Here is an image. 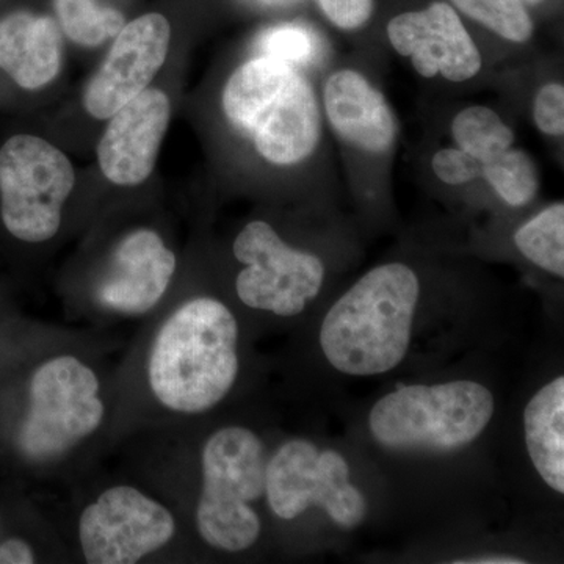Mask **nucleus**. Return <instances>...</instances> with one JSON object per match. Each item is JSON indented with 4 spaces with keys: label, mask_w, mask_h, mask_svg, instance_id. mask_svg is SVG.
I'll return each instance as SVG.
<instances>
[{
    "label": "nucleus",
    "mask_w": 564,
    "mask_h": 564,
    "mask_svg": "<svg viewBox=\"0 0 564 564\" xmlns=\"http://www.w3.org/2000/svg\"><path fill=\"white\" fill-rule=\"evenodd\" d=\"M421 284L404 263H384L333 304L321 328V348L334 369L373 377L399 367L410 350Z\"/></svg>",
    "instance_id": "nucleus-1"
},
{
    "label": "nucleus",
    "mask_w": 564,
    "mask_h": 564,
    "mask_svg": "<svg viewBox=\"0 0 564 564\" xmlns=\"http://www.w3.org/2000/svg\"><path fill=\"white\" fill-rule=\"evenodd\" d=\"M236 317L214 299H195L174 311L155 337L150 384L159 402L199 414L221 402L239 373Z\"/></svg>",
    "instance_id": "nucleus-2"
},
{
    "label": "nucleus",
    "mask_w": 564,
    "mask_h": 564,
    "mask_svg": "<svg viewBox=\"0 0 564 564\" xmlns=\"http://www.w3.org/2000/svg\"><path fill=\"white\" fill-rule=\"evenodd\" d=\"M223 110L274 165L304 161L321 141L313 87L289 63L259 55L234 70L223 91Z\"/></svg>",
    "instance_id": "nucleus-3"
},
{
    "label": "nucleus",
    "mask_w": 564,
    "mask_h": 564,
    "mask_svg": "<svg viewBox=\"0 0 564 564\" xmlns=\"http://www.w3.org/2000/svg\"><path fill=\"white\" fill-rule=\"evenodd\" d=\"M492 392L477 381L403 386L378 400L369 414L370 434L391 451H459L492 421Z\"/></svg>",
    "instance_id": "nucleus-4"
},
{
    "label": "nucleus",
    "mask_w": 564,
    "mask_h": 564,
    "mask_svg": "<svg viewBox=\"0 0 564 564\" xmlns=\"http://www.w3.org/2000/svg\"><path fill=\"white\" fill-rule=\"evenodd\" d=\"M265 470L263 444L251 430L228 426L207 440L196 524L212 547L240 552L258 541L261 521L250 503L265 494Z\"/></svg>",
    "instance_id": "nucleus-5"
},
{
    "label": "nucleus",
    "mask_w": 564,
    "mask_h": 564,
    "mask_svg": "<svg viewBox=\"0 0 564 564\" xmlns=\"http://www.w3.org/2000/svg\"><path fill=\"white\" fill-rule=\"evenodd\" d=\"M76 182L69 159L50 141L14 133L0 144V220L28 243L52 239Z\"/></svg>",
    "instance_id": "nucleus-6"
},
{
    "label": "nucleus",
    "mask_w": 564,
    "mask_h": 564,
    "mask_svg": "<svg viewBox=\"0 0 564 564\" xmlns=\"http://www.w3.org/2000/svg\"><path fill=\"white\" fill-rule=\"evenodd\" d=\"M98 392L95 372L74 356L44 362L31 381V410L20 434L24 455L50 462L95 433L104 417Z\"/></svg>",
    "instance_id": "nucleus-7"
},
{
    "label": "nucleus",
    "mask_w": 564,
    "mask_h": 564,
    "mask_svg": "<svg viewBox=\"0 0 564 564\" xmlns=\"http://www.w3.org/2000/svg\"><path fill=\"white\" fill-rule=\"evenodd\" d=\"M265 494L278 518L292 521L310 507L323 508L340 529H356L367 514V500L350 481L343 455L318 451L304 440L289 441L267 463Z\"/></svg>",
    "instance_id": "nucleus-8"
},
{
    "label": "nucleus",
    "mask_w": 564,
    "mask_h": 564,
    "mask_svg": "<svg viewBox=\"0 0 564 564\" xmlns=\"http://www.w3.org/2000/svg\"><path fill=\"white\" fill-rule=\"evenodd\" d=\"M234 256L247 265L237 276V295L254 310L295 317L322 291L321 258L282 242L269 223H248L234 242Z\"/></svg>",
    "instance_id": "nucleus-9"
},
{
    "label": "nucleus",
    "mask_w": 564,
    "mask_h": 564,
    "mask_svg": "<svg viewBox=\"0 0 564 564\" xmlns=\"http://www.w3.org/2000/svg\"><path fill=\"white\" fill-rule=\"evenodd\" d=\"M176 522L165 507L137 489L117 486L80 516L79 538L93 564H132L170 543Z\"/></svg>",
    "instance_id": "nucleus-10"
},
{
    "label": "nucleus",
    "mask_w": 564,
    "mask_h": 564,
    "mask_svg": "<svg viewBox=\"0 0 564 564\" xmlns=\"http://www.w3.org/2000/svg\"><path fill=\"white\" fill-rule=\"evenodd\" d=\"M170 36V22L159 13L144 14L124 25L85 90L88 113L106 120L147 90L166 61Z\"/></svg>",
    "instance_id": "nucleus-11"
},
{
    "label": "nucleus",
    "mask_w": 564,
    "mask_h": 564,
    "mask_svg": "<svg viewBox=\"0 0 564 564\" xmlns=\"http://www.w3.org/2000/svg\"><path fill=\"white\" fill-rule=\"evenodd\" d=\"M393 50L410 57L414 69L426 79H474L481 69V54L448 3L434 2L421 11L399 14L388 24Z\"/></svg>",
    "instance_id": "nucleus-12"
},
{
    "label": "nucleus",
    "mask_w": 564,
    "mask_h": 564,
    "mask_svg": "<svg viewBox=\"0 0 564 564\" xmlns=\"http://www.w3.org/2000/svg\"><path fill=\"white\" fill-rule=\"evenodd\" d=\"M98 147L104 176L132 187L150 177L170 122V99L147 88L111 115Z\"/></svg>",
    "instance_id": "nucleus-13"
},
{
    "label": "nucleus",
    "mask_w": 564,
    "mask_h": 564,
    "mask_svg": "<svg viewBox=\"0 0 564 564\" xmlns=\"http://www.w3.org/2000/svg\"><path fill=\"white\" fill-rule=\"evenodd\" d=\"M176 270V256L158 232L129 234L111 254L96 296L107 310L143 314L161 302Z\"/></svg>",
    "instance_id": "nucleus-14"
},
{
    "label": "nucleus",
    "mask_w": 564,
    "mask_h": 564,
    "mask_svg": "<svg viewBox=\"0 0 564 564\" xmlns=\"http://www.w3.org/2000/svg\"><path fill=\"white\" fill-rule=\"evenodd\" d=\"M323 104L329 124L351 147L384 154L395 143L399 128L391 106L358 70L334 73L326 82Z\"/></svg>",
    "instance_id": "nucleus-15"
},
{
    "label": "nucleus",
    "mask_w": 564,
    "mask_h": 564,
    "mask_svg": "<svg viewBox=\"0 0 564 564\" xmlns=\"http://www.w3.org/2000/svg\"><path fill=\"white\" fill-rule=\"evenodd\" d=\"M62 36L50 17L14 11L0 18V70L22 90H40L55 79Z\"/></svg>",
    "instance_id": "nucleus-16"
},
{
    "label": "nucleus",
    "mask_w": 564,
    "mask_h": 564,
    "mask_svg": "<svg viewBox=\"0 0 564 564\" xmlns=\"http://www.w3.org/2000/svg\"><path fill=\"white\" fill-rule=\"evenodd\" d=\"M525 444L534 469L549 488L564 494V378L530 399L524 411Z\"/></svg>",
    "instance_id": "nucleus-17"
},
{
    "label": "nucleus",
    "mask_w": 564,
    "mask_h": 564,
    "mask_svg": "<svg viewBox=\"0 0 564 564\" xmlns=\"http://www.w3.org/2000/svg\"><path fill=\"white\" fill-rule=\"evenodd\" d=\"M518 250L545 272L564 276V206L552 204L514 234Z\"/></svg>",
    "instance_id": "nucleus-18"
},
{
    "label": "nucleus",
    "mask_w": 564,
    "mask_h": 564,
    "mask_svg": "<svg viewBox=\"0 0 564 564\" xmlns=\"http://www.w3.org/2000/svg\"><path fill=\"white\" fill-rule=\"evenodd\" d=\"M452 133L459 150L473 155L481 165L503 154L514 143L513 131L496 111L485 106L459 111L452 122Z\"/></svg>",
    "instance_id": "nucleus-19"
},
{
    "label": "nucleus",
    "mask_w": 564,
    "mask_h": 564,
    "mask_svg": "<svg viewBox=\"0 0 564 564\" xmlns=\"http://www.w3.org/2000/svg\"><path fill=\"white\" fill-rule=\"evenodd\" d=\"M55 10L63 31L80 46H101L124 28L120 11L98 7L95 0H55Z\"/></svg>",
    "instance_id": "nucleus-20"
},
{
    "label": "nucleus",
    "mask_w": 564,
    "mask_h": 564,
    "mask_svg": "<svg viewBox=\"0 0 564 564\" xmlns=\"http://www.w3.org/2000/svg\"><path fill=\"white\" fill-rule=\"evenodd\" d=\"M481 176L505 203L513 207L529 204L536 195L538 174L532 158L525 151L510 150L481 165Z\"/></svg>",
    "instance_id": "nucleus-21"
},
{
    "label": "nucleus",
    "mask_w": 564,
    "mask_h": 564,
    "mask_svg": "<svg viewBox=\"0 0 564 564\" xmlns=\"http://www.w3.org/2000/svg\"><path fill=\"white\" fill-rule=\"evenodd\" d=\"M459 10L489 31L513 43L533 35V22L522 0H452Z\"/></svg>",
    "instance_id": "nucleus-22"
},
{
    "label": "nucleus",
    "mask_w": 564,
    "mask_h": 564,
    "mask_svg": "<svg viewBox=\"0 0 564 564\" xmlns=\"http://www.w3.org/2000/svg\"><path fill=\"white\" fill-rule=\"evenodd\" d=\"M258 50L262 57L274 58L289 65H306L318 52V41L303 25L282 24L259 36Z\"/></svg>",
    "instance_id": "nucleus-23"
},
{
    "label": "nucleus",
    "mask_w": 564,
    "mask_h": 564,
    "mask_svg": "<svg viewBox=\"0 0 564 564\" xmlns=\"http://www.w3.org/2000/svg\"><path fill=\"white\" fill-rule=\"evenodd\" d=\"M433 172L444 184H469L481 176V162L459 148H445L433 155Z\"/></svg>",
    "instance_id": "nucleus-24"
},
{
    "label": "nucleus",
    "mask_w": 564,
    "mask_h": 564,
    "mask_svg": "<svg viewBox=\"0 0 564 564\" xmlns=\"http://www.w3.org/2000/svg\"><path fill=\"white\" fill-rule=\"evenodd\" d=\"M533 120L545 135L564 133V88L562 84H547L534 98Z\"/></svg>",
    "instance_id": "nucleus-25"
},
{
    "label": "nucleus",
    "mask_w": 564,
    "mask_h": 564,
    "mask_svg": "<svg viewBox=\"0 0 564 564\" xmlns=\"http://www.w3.org/2000/svg\"><path fill=\"white\" fill-rule=\"evenodd\" d=\"M325 17L336 28L356 31L370 20L373 0H318Z\"/></svg>",
    "instance_id": "nucleus-26"
},
{
    "label": "nucleus",
    "mask_w": 564,
    "mask_h": 564,
    "mask_svg": "<svg viewBox=\"0 0 564 564\" xmlns=\"http://www.w3.org/2000/svg\"><path fill=\"white\" fill-rule=\"evenodd\" d=\"M31 545L21 540H9L0 545V564H29L33 563Z\"/></svg>",
    "instance_id": "nucleus-27"
},
{
    "label": "nucleus",
    "mask_w": 564,
    "mask_h": 564,
    "mask_svg": "<svg viewBox=\"0 0 564 564\" xmlns=\"http://www.w3.org/2000/svg\"><path fill=\"white\" fill-rule=\"evenodd\" d=\"M456 564H519L525 563V560L510 555H484L474 556V558L455 560Z\"/></svg>",
    "instance_id": "nucleus-28"
},
{
    "label": "nucleus",
    "mask_w": 564,
    "mask_h": 564,
    "mask_svg": "<svg viewBox=\"0 0 564 564\" xmlns=\"http://www.w3.org/2000/svg\"><path fill=\"white\" fill-rule=\"evenodd\" d=\"M527 2L532 3V6H536V3H541L543 0H527Z\"/></svg>",
    "instance_id": "nucleus-29"
},
{
    "label": "nucleus",
    "mask_w": 564,
    "mask_h": 564,
    "mask_svg": "<svg viewBox=\"0 0 564 564\" xmlns=\"http://www.w3.org/2000/svg\"><path fill=\"white\" fill-rule=\"evenodd\" d=\"M265 2H280V0H265Z\"/></svg>",
    "instance_id": "nucleus-30"
}]
</instances>
